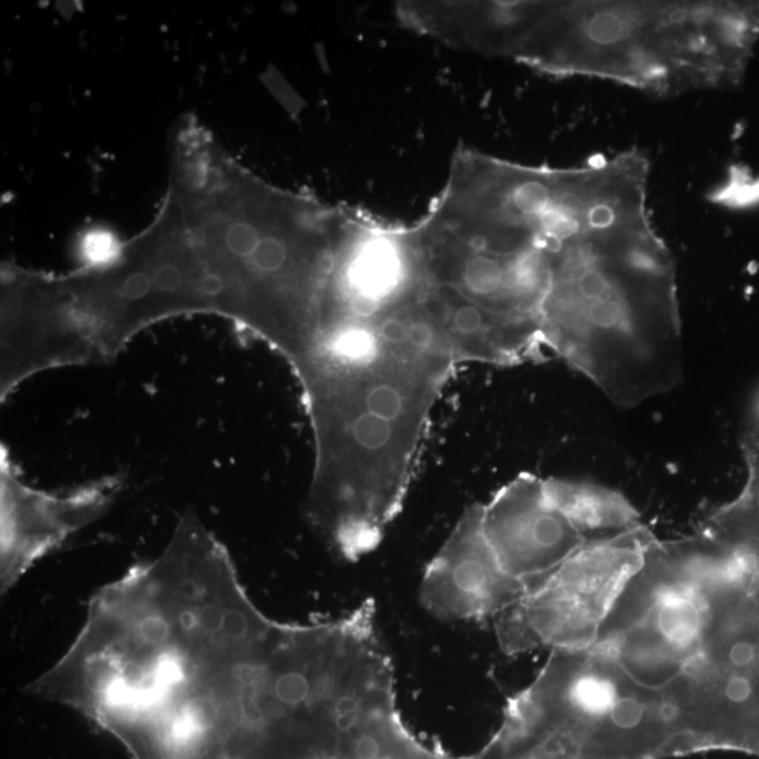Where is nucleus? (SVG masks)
I'll list each match as a JSON object with an SVG mask.
<instances>
[{"label":"nucleus","mask_w":759,"mask_h":759,"mask_svg":"<svg viewBox=\"0 0 759 759\" xmlns=\"http://www.w3.org/2000/svg\"><path fill=\"white\" fill-rule=\"evenodd\" d=\"M425 295L322 339L293 369L314 438L306 516L345 562L375 552L400 514L459 366Z\"/></svg>","instance_id":"nucleus-1"},{"label":"nucleus","mask_w":759,"mask_h":759,"mask_svg":"<svg viewBox=\"0 0 759 759\" xmlns=\"http://www.w3.org/2000/svg\"><path fill=\"white\" fill-rule=\"evenodd\" d=\"M542 337L625 410L683 383L677 266L646 197L601 204L557 235Z\"/></svg>","instance_id":"nucleus-2"},{"label":"nucleus","mask_w":759,"mask_h":759,"mask_svg":"<svg viewBox=\"0 0 759 759\" xmlns=\"http://www.w3.org/2000/svg\"><path fill=\"white\" fill-rule=\"evenodd\" d=\"M460 49L657 94L735 85L759 39V2H469Z\"/></svg>","instance_id":"nucleus-3"},{"label":"nucleus","mask_w":759,"mask_h":759,"mask_svg":"<svg viewBox=\"0 0 759 759\" xmlns=\"http://www.w3.org/2000/svg\"><path fill=\"white\" fill-rule=\"evenodd\" d=\"M656 539L646 525L585 543L541 584L495 617L507 656L593 647L607 615Z\"/></svg>","instance_id":"nucleus-4"},{"label":"nucleus","mask_w":759,"mask_h":759,"mask_svg":"<svg viewBox=\"0 0 759 759\" xmlns=\"http://www.w3.org/2000/svg\"><path fill=\"white\" fill-rule=\"evenodd\" d=\"M122 475H109L65 494L25 484L4 444L0 448L2 505V583L13 585L34 563L72 533L102 516L123 486Z\"/></svg>","instance_id":"nucleus-5"},{"label":"nucleus","mask_w":759,"mask_h":759,"mask_svg":"<svg viewBox=\"0 0 759 759\" xmlns=\"http://www.w3.org/2000/svg\"><path fill=\"white\" fill-rule=\"evenodd\" d=\"M481 526L502 567L527 593L588 543L550 494L547 480L531 473L481 504Z\"/></svg>","instance_id":"nucleus-6"},{"label":"nucleus","mask_w":759,"mask_h":759,"mask_svg":"<svg viewBox=\"0 0 759 759\" xmlns=\"http://www.w3.org/2000/svg\"><path fill=\"white\" fill-rule=\"evenodd\" d=\"M527 593L502 567L481 526V504L465 507L423 574L420 599L444 622L495 619Z\"/></svg>","instance_id":"nucleus-7"},{"label":"nucleus","mask_w":759,"mask_h":759,"mask_svg":"<svg viewBox=\"0 0 759 759\" xmlns=\"http://www.w3.org/2000/svg\"><path fill=\"white\" fill-rule=\"evenodd\" d=\"M428 310L441 328L455 362L514 368L544 356L541 329L506 321L428 283Z\"/></svg>","instance_id":"nucleus-8"},{"label":"nucleus","mask_w":759,"mask_h":759,"mask_svg":"<svg viewBox=\"0 0 759 759\" xmlns=\"http://www.w3.org/2000/svg\"><path fill=\"white\" fill-rule=\"evenodd\" d=\"M546 480L554 501L588 542L644 525L640 512L619 491L584 480Z\"/></svg>","instance_id":"nucleus-9"}]
</instances>
